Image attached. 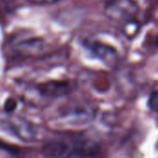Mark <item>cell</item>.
I'll return each mask as SVG.
<instances>
[{"mask_svg": "<svg viewBox=\"0 0 158 158\" xmlns=\"http://www.w3.org/2000/svg\"><path fill=\"white\" fill-rule=\"evenodd\" d=\"M16 108H17V101L14 98L7 99L4 104V110L7 113H12L16 110Z\"/></svg>", "mask_w": 158, "mask_h": 158, "instance_id": "7", "label": "cell"}, {"mask_svg": "<svg viewBox=\"0 0 158 158\" xmlns=\"http://www.w3.org/2000/svg\"><path fill=\"white\" fill-rule=\"evenodd\" d=\"M140 29V23L138 19L125 22L121 25V31L127 37H134Z\"/></svg>", "mask_w": 158, "mask_h": 158, "instance_id": "5", "label": "cell"}, {"mask_svg": "<svg viewBox=\"0 0 158 158\" xmlns=\"http://www.w3.org/2000/svg\"><path fill=\"white\" fill-rule=\"evenodd\" d=\"M103 10L109 19L123 23L138 19L140 8L136 0H106Z\"/></svg>", "mask_w": 158, "mask_h": 158, "instance_id": "1", "label": "cell"}, {"mask_svg": "<svg viewBox=\"0 0 158 158\" xmlns=\"http://www.w3.org/2000/svg\"><path fill=\"white\" fill-rule=\"evenodd\" d=\"M90 46H91L90 48L92 52L103 60H106V61L112 60L116 56V51L114 50V48L107 45L102 44L100 42H95V43H92Z\"/></svg>", "mask_w": 158, "mask_h": 158, "instance_id": "4", "label": "cell"}, {"mask_svg": "<svg viewBox=\"0 0 158 158\" xmlns=\"http://www.w3.org/2000/svg\"><path fill=\"white\" fill-rule=\"evenodd\" d=\"M40 92L45 96H61L68 90V85L63 82H49L39 87Z\"/></svg>", "mask_w": 158, "mask_h": 158, "instance_id": "3", "label": "cell"}, {"mask_svg": "<svg viewBox=\"0 0 158 158\" xmlns=\"http://www.w3.org/2000/svg\"><path fill=\"white\" fill-rule=\"evenodd\" d=\"M92 148L86 144L77 145L75 148L61 140H54L43 147V153L50 158H69L71 156H83L91 153Z\"/></svg>", "mask_w": 158, "mask_h": 158, "instance_id": "2", "label": "cell"}, {"mask_svg": "<svg viewBox=\"0 0 158 158\" xmlns=\"http://www.w3.org/2000/svg\"><path fill=\"white\" fill-rule=\"evenodd\" d=\"M0 148L5 149L6 151H9V152H13V153L17 152V149H16L15 147L10 146V145H7V144H5V143L2 142V141H0Z\"/></svg>", "mask_w": 158, "mask_h": 158, "instance_id": "9", "label": "cell"}, {"mask_svg": "<svg viewBox=\"0 0 158 158\" xmlns=\"http://www.w3.org/2000/svg\"><path fill=\"white\" fill-rule=\"evenodd\" d=\"M28 1L35 5H51L58 2L59 0H28Z\"/></svg>", "mask_w": 158, "mask_h": 158, "instance_id": "8", "label": "cell"}, {"mask_svg": "<svg viewBox=\"0 0 158 158\" xmlns=\"http://www.w3.org/2000/svg\"><path fill=\"white\" fill-rule=\"evenodd\" d=\"M148 107L154 111V112H158V91L152 92L148 100Z\"/></svg>", "mask_w": 158, "mask_h": 158, "instance_id": "6", "label": "cell"}]
</instances>
